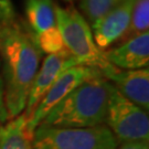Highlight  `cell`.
I'll list each match as a JSON object with an SVG mask.
<instances>
[{
  "label": "cell",
  "mask_w": 149,
  "mask_h": 149,
  "mask_svg": "<svg viewBox=\"0 0 149 149\" xmlns=\"http://www.w3.org/2000/svg\"><path fill=\"white\" fill-rule=\"evenodd\" d=\"M8 122V114L5 105V92H3V81L1 74V60H0V125H5Z\"/></svg>",
  "instance_id": "9a60e30c"
},
{
  "label": "cell",
  "mask_w": 149,
  "mask_h": 149,
  "mask_svg": "<svg viewBox=\"0 0 149 149\" xmlns=\"http://www.w3.org/2000/svg\"><path fill=\"white\" fill-rule=\"evenodd\" d=\"M107 62L122 70H139L148 68L149 32L128 39L119 45L104 51Z\"/></svg>",
  "instance_id": "30bf717a"
},
{
  "label": "cell",
  "mask_w": 149,
  "mask_h": 149,
  "mask_svg": "<svg viewBox=\"0 0 149 149\" xmlns=\"http://www.w3.org/2000/svg\"><path fill=\"white\" fill-rule=\"evenodd\" d=\"M0 7L6 11V13L11 18H15V11L11 0H0Z\"/></svg>",
  "instance_id": "e0dca14e"
},
{
  "label": "cell",
  "mask_w": 149,
  "mask_h": 149,
  "mask_svg": "<svg viewBox=\"0 0 149 149\" xmlns=\"http://www.w3.org/2000/svg\"><path fill=\"white\" fill-rule=\"evenodd\" d=\"M1 28H2V27H0V29H1Z\"/></svg>",
  "instance_id": "ffe728a7"
},
{
  "label": "cell",
  "mask_w": 149,
  "mask_h": 149,
  "mask_svg": "<svg viewBox=\"0 0 149 149\" xmlns=\"http://www.w3.org/2000/svg\"><path fill=\"white\" fill-rule=\"evenodd\" d=\"M102 75L124 97L133 102L145 112L149 109V71L148 68L139 70H122L107 62L102 66Z\"/></svg>",
  "instance_id": "52a82bcc"
},
{
  "label": "cell",
  "mask_w": 149,
  "mask_h": 149,
  "mask_svg": "<svg viewBox=\"0 0 149 149\" xmlns=\"http://www.w3.org/2000/svg\"><path fill=\"white\" fill-rule=\"evenodd\" d=\"M97 74H101L100 70L87 65H75L63 71L43 95L41 101L39 102L36 109L32 113L31 117L28 119L29 133L33 135L36 128L40 125L47 114L56 104H59L65 96L69 95L76 86L80 85L86 79Z\"/></svg>",
  "instance_id": "8992f818"
},
{
  "label": "cell",
  "mask_w": 149,
  "mask_h": 149,
  "mask_svg": "<svg viewBox=\"0 0 149 149\" xmlns=\"http://www.w3.org/2000/svg\"><path fill=\"white\" fill-rule=\"evenodd\" d=\"M66 1H72V0H66Z\"/></svg>",
  "instance_id": "d6986e66"
},
{
  "label": "cell",
  "mask_w": 149,
  "mask_h": 149,
  "mask_svg": "<svg viewBox=\"0 0 149 149\" xmlns=\"http://www.w3.org/2000/svg\"><path fill=\"white\" fill-rule=\"evenodd\" d=\"M105 123L118 141H149L148 113L124 97L114 86L108 100Z\"/></svg>",
  "instance_id": "5b68a950"
},
{
  "label": "cell",
  "mask_w": 149,
  "mask_h": 149,
  "mask_svg": "<svg viewBox=\"0 0 149 149\" xmlns=\"http://www.w3.org/2000/svg\"><path fill=\"white\" fill-rule=\"evenodd\" d=\"M117 149H149L148 141H135V143H123Z\"/></svg>",
  "instance_id": "2e32d148"
},
{
  "label": "cell",
  "mask_w": 149,
  "mask_h": 149,
  "mask_svg": "<svg viewBox=\"0 0 149 149\" xmlns=\"http://www.w3.org/2000/svg\"><path fill=\"white\" fill-rule=\"evenodd\" d=\"M124 0H81L80 8L91 27L115 9Z\"/></svg>",
  "instance_id": "5bb4252c"
},
{
  "label": "cell",
  "mask_w": 149,
  "mask_h": 149,
  "mask_svg": "<svg viewBox=\"0 0 149 149\" xmlns=\"http://www.w3.org/2000/svg\"><path fill=\"white\" fill-rule=\"evenodd\" d=\"M12 21H13V18L8 16L6 13V11L0 7V27H3L5 24H8Z\"/></svg>",
  "instance_id": "ac0fdd59"
},
{
  "label": "cell",
  "mask_w": 149,
  "mask_h": 149,
  "mask_svg": "<svg viewBox=\"0 0 149 149\" xmlns=\"http://www.w3.org/2000/svg\"><path fill=\"white\" fill-rule=\"evenodd\" d=\"M0 149H32V135L24 113L1 125Z\"/></svg>",
  "instance_id": "7c38bea8"
},
{
  "label": "cell",
  "mask_w": 149,
  "mask_h": 149,
  "mask_svg": "<svg viewBox=\"0 0 149 149\" xmlns=\"http://www.w3.org/2000/svg\"><path fill=\"white\" fill-rule=\"evenodd\" d=\"M118 140L106 125L62 128L39 125L32 135V149H117Z\"/></svg>",
  "instance_id": "3957f363"
},
{
  "label": "cell",
  "mask_w": 149,
  "mask_h": 149,
  "mask_svg": "<svg viewBox=\"0 0 149 149\" xmlns=\"http://www.w3.org/2000/svg\"><path fill=\"white\" fill-rule=\"evenodd\" d=\"M42 51L30 29L10 22L0 29V60L8 120L24 112Z\"/></svg>",
  "instance_id": "6da1fadb"
},
{
  "label": "cell",
  "mask_w": 149,
  "mask_h": 149,
  "mask_svg": "<svg viewBox=\"0 0 149 149\" xmlns=\"http://www.w3.org/2000/svg\"><path fill=\"white\" fill-rule=\"evenodd\" d=\"M55 20L65 49L83 65L101 69L106 63L104 52L97 48L91 26L74 7L55 5Z\"/></svg>",
  "instance_id": "277c9868"
},
{
  "label": "cell",
  "mask_w": 149,
  "mask_h": 149,
  "mask_svg": "<svg viewBox=\"0 0 149 149\" xmlns=\"http://www.w3.org/2000/svg\"><path fill=\"white\" fill-rule=\"evenodd\" d=\"M149 29V0H135L132 11L129 27L120 39L119 43L127 41L128 39L139 36Z\"/></svg>",
  "instance_id": "4fadbf2b"
},
{
  "label": "cell",
  "mask_w": 149,
  "mask_h": 149,
  "mask_svg": "<svg viewBox=\"0 0 149 149\" xmlns=\"http://www.w3.org/2000/svg\"><path fill=\"white\" fill-rule=\"evenodd\" d=\"M134 3L135 0H124L91 27L96 45L101 51L104 52L115 42L120 41L129 27Z\"/></svg>",
  "instance_id": "9c48e42d"
},
{
  "label": "cell",
  "mask_w": 149,
  "mask_h": 149,
  "mask_svg": "<svg viewBox=\"0 0 149 149\" xmlns=\"http://www.w3.org/2000/svg\"><path fill=\"white\" fill-rule=\"evenodd\" d=\"M53 0H26V15L33 37L56 28Z\"/></svg>",
  "instance_id": "8fae6325"
},
{
  "label": "cell",
  "mask_w": 149,
  "mask_h": 149,
  "mask_svg": "<svg viewBox=\"0 0 149 149\" xmlns=\"http://www.w3.org/2000/svg\"><path fill=\"white\" fill-rule=\"evenodd\" d=\"M113 85L101 74L76 86L47 114L40 125L62 128H86L103 125L106 119Z\"/></svg>",
  "instance_id": "7a4b0ae2"
},
{
  "label": "cell",
  "mask_w": 149,
  "mask_h": 149,
  "mask_svg": "<svg viewBox=\"0 0 149 149\" xmlns=\"http://www.w3.org/2000/svg\"><path fill=\"white\" fill-rule=\"evenodd\" d=\"M75 65H83V64L70 53L66 49L59 53L48 54V56L41 62L40 69L34 77L28 96L27 106L23 112L28 119L31 117L32 113L36 109L39 102L41 101L47 91L51 87L54 81L58 79V76L63 71Z\"/></svg>",
  "instance_id": "ba28073f"
}]
</instances>
